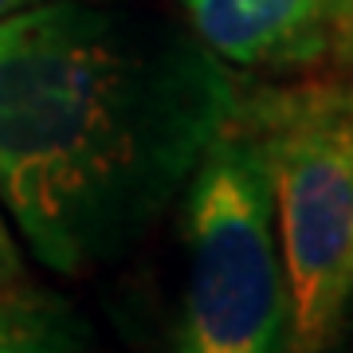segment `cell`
Instances as JSON below:
<instances>
[{"label": "cell", "mask_w": 353, "mask_h": 353, "mask_svg": "<svg viewBox=\"0 0 353 353\" xmlns=\"http://www.w3.org/2000/svg\"><path fill=\"white\" fill-rule=\"evenodd\" d=\"M192 36L232 71H310L330 59L322 0H181Z\"/></svg>", "instance_id": "cell-4"}, {"label": "cell", "mask_w": 353, "mask_h": 353, "mask_svg": "<svg viewBox=\"0 0 353 353\" xmlns=\"http://www.w3.org/2000/svg\"><path fill=\"white\" fill-rule=\"evenodd\" d=\"M287 279V353H338L353 326V79L243 90Z\"/></svg>", "instance_id": "cell-2"}, {"label": "cell", "mask_w": 353, "mask_h": 353, "mask_svg": "<svg viewBox=\"0 0 353 353\" xmlns=\"http://www.w3.org/2000/svg\"><path fill=\"white\" fill-rule=\"evenodd\" d=\"M24 275V252H20V243L12 236V224H8V216L0 208V287H8V283H20Z\"/></svg>", "instance_id": "cell-7"}, {"label": "cell", "mask_w": 353, "mask_h": 353, "mask_svg": "<svg viewBox=\"0 0 353 353\" xmlns=\"http://www.w3.org/2000/svg\"><path fill=\"white\" fill-rule=\"evenodd\" d=\"M243 83L192 32L102 0L0 20V208L36 263L83 279L181 196Z\"/></svg>", "instance_id": "cell-1"}, {"label": "cell", "mask_w": 353, "mask_h": 353, "mask_svg": "<svg viewBox=\"0 0 353 353\" xmlns=\"http://www.w3.org/2000/svg\"><path fill=\"white\" fill-rule=\"evenodd\" d=\"M330 24V55L353 59V0H322Z\"/></svg>", "instance_id": "cell-6"}, {"label": "cell", "mask_w": 353, "mask_h": 353, "mask_svg": "<svg viewBox=\"0 0 353 353\" xmlns=\"http://www.w3.org/2000/svg\"><path fill=\"white\" fill-rule=\"evenodd\" d=\"M32 4H39V0H0V20H8V16L24 12V8H32Z\"/></svg>", "instance_id": "cell-8"}, {"label": "cell", "mask_w": 353, "mask_h": 353, "mask_svg": "<svg viewBox=\"0 0 353 353\" xmlns=\"http://www.w3.org/2000/svg\"><path fill=\"white\" fill-rule=\"evenodd\" d=\"M173 353H287L290 306L263 150L240 106L181 189Z\"/></svg>", "instance_id": "cell-3"}, {"label": "cell", "mask_w": 353, "mask_h": 353, "mask_svg": "<svg viewBox=\"0 0 353 353\" xmlns=\"http://www.w3.org/2000/svg\"><path fill=\"white\" fill-rule=\"evenodd\" d=\"M0 353H102L99 334L71 299L36 283L0 287Z\"/></svg>", "instance_id": "cell-5"}]
</instances>
